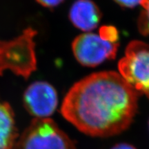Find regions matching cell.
Here are the masks:
<instances>
[{
    "instance_id": "6da1fadb",
    "label": "cell",
    "mask_w": 149,
    "mask_h": 149,
    "mask_svg": "<svg viewBox=\"0 0 149 149\" xmlns=\"http://www.w3.org/2000/svg\"><path fill=\"white\" fill-rule=\"evenodd\" d=\"M139 93L113 71L93 73L72 86L61 113L80 132L107 137L126 130L138 107Z\"/></svg>"
},
{
    "instance_id": "7a4b0ae2",
    "label": "cell",
    "mask_w": 149,
    "mask_h": 149,
    "mask_svg": "<svg viewBox=\"0 0 149 149\" xmlns=\"http://www.w3.org/2000/svg\"><path fill=\"white\" fill-rule=\"evenodd\" d=\"M37 31L27 28L13 40L0 41V76L6 70L28 79L37 69L34 38Z\"/></svg>"
},
{
    "instance_id": "3957f363",
    "label": "cell",
    "mask_w": 149,
    "mask_h": 149,
    "mask_svg": "<svg viewBox=\"0 0 149 149\" xmlns=\"http://www.w3.org/2000/svg\"><path fill=\"white\" fill-rule=\"evenodd\" d=\"M15 149H75L72 139L50 118H35L17 139Z\"/></svg>"
},
{
    "instance_id": "277c9868",
    "label": "cell",
    "mask_w": 149,
    "mask_h": 149,
    "mask_svg": "<svg viewBox=\"0 0 149 149\" xmlns=\"http://www.w3.org/2000/svg\"><path fill=\"white\" fill-rule=\"evenodd\" d=\"M120 74L137 92L149 99V44L133 41L118 64Z\"/></svg>"
},
{
    "instance_id": "5b68a950",
    "label": "cell",
    "mask_w": 149,
    "mask_h": 149,
    "mask_svg": "<svg viewBox=\"0 0 149 149\" xmlns=\"http://www.w3.org/2000/svg\"><path fill=\"white\" fill-rule=\"evenodd\" d=\"M118 46V43L107 42L97 35L87 33L74 39L72 49L78 62L84 66L95 67L114 59Z\"/></svg>"
},
{
    "instance_id": "8992f818",
    "label": "cell",
    "mask_w": 149,
    "mask_h": 149,
    "mask_svg": "<svg viewBox=\"0 0 149 149\" xmlns=\"http://www.w3.org/2000/svg\"><path fill=\"white\" fill-rule=\"evenodd\" d=\"M26 111L35 118H46L53 114L58 104V97L53 86L46 81L31 84L23 95Z\"/></svg>"
},
{
    "instance_id": "52a82bcc",
    "label": "cell",
    "mask_w": 149,
    "mask_h": 149,
    "mask_svg": "<svg viewBox=\"0 0 149 149\" xmlns=\"http://www.w3.org/2000/svg\"><path fill=\"white\" fill-rule=\"evenodd\" d=\"M101 17V11L91 0H77L70 9V22L77 29L86 32L95 29Z\"/></svg>"
},
{
    "instance_id": "ba28073f",
    "label": "cell",
    "mask_w": 149,
    "mask_h": 149,
    "mask_svg": "<svg viewBox=\"0 0 149 149\" xmlns=\"http://www.w3.org/2000/svg\"><path fill=\"white\" fill-rule=\"evenodd\" d=\"M17 139L13 110L8 102H0V149H15Z\"/></svg>"
},
{
    "instance_id": "9c48e42d",
    "label": "cell",
    "mask_w": 149,
    "mask_h": 149,
    "mask_svg": "<svg viewBox=\"0 0 149 149\" xmlns=\"http://www.w3.org/2000/svg\"><path fill=\"white\" fill-rule=\"evenodd\" d=\"M102 40L111 43H117L119 33L116 28L112 26H104L100 28V35Z\"/></svg>"
},
{
    "instance_id": "30bf717a",
    "label": "cell",
    "mask_w": 149,
    "mask_h": 149,
    "mask_svg": "<svg viewBox=\"0 0 149 149\" xmlns=\"http://www.w3.org/2000/svg\"><path fill=\"white\" fill-rule=\"evenodd\" d=\"M138 29L142 35H149V3L139 17Z\"/></svg>"
},
{
    "instance_id": "8fae6325",
    "label": "cell",
    "mask_w": 149,
    "mask_h": 149,
    "mask_svg": "<svg viewBox=\"0 0 149 149\" xmlns=\"http://www.w3.org/2000/svg\"><path fill=\"white\" fill-rule=\"evenodd\" d=\"M117 4L125 8H134L140 5L144 8L149 3V0H115Z\"/></svg>"
},
{
    "instance_id": "7c38bea8",
    "label": "cell",
    "mask_w": 149,
    "mask_h": 149,
    "mask_svg": "<svg viewBox=\"0 0 149 149\" xmlns=\"http://www.w3.org/2000/svg\"><path fill=\"white\" fill-rule=\"evenodd\" d=\"M36 1L42 6L48 8H53L59 6L64 0H36Z\"/></svg>"
},
{
    "instance_id": "4fadbf2b",
    "label": "cell",
    "mask_w": 149,
    "mask_h": 149,
    "mask_svg": "<svg viewBox=\"0 0 149 149\" xmlns=\"http://www.w3.org/2000/svg\"><path fill=\"white\" fill-rule=\"evenodd\" d=\"M112 149H136L132 145L128 144H120L115 146Z\"/></svg>"
}]
</instances>
